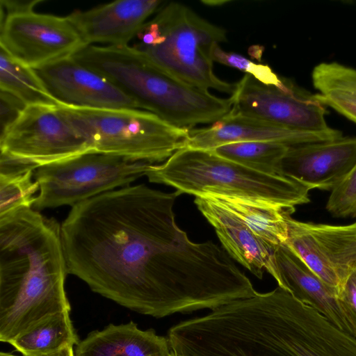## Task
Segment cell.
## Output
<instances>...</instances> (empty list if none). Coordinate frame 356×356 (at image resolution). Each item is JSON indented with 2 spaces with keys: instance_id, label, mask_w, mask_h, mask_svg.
Instances as JSON below:
<instances>
[{
  "instance_id": "6da1fadb",
  "label": "cell",
  "mask_w": 356,
  "mask_h": 356,
  "mask_svg": "<svg viewBox=\"0 0 356 356\" xmlns=\"http://www.w3.org/2000/svg\"><path fill=\"white\" fill-rule=\"evenodd\" d=\"M180 195L139 184L72 206L60 225L67 273L155 318L212 311L254 296L223 248L195 243L178 226L174 205Z\"/></svg>"
},
{
  "instance_id": "7a4b0ae2",
  "label": "cell",
  "mask_w": 356,
  "mask_h": 356,
  "mask_svg": "<svg viewBox=\"0 0 356 356\" xmlns=\"http://www.w3.org/2000/svg\"><path fill=\"white\" fill-rule=\"evenodd\" d=\"M60 225L31 207L0 216V341L70 311Z\"/></svg>"
},
{
  "instance_id": "3957f363",
  "label": "cell",
  "mask_w": 356,
  "mask_h": 356,
  "mask_svg": "<svg viewBox=\"0 0 356 356\" xmlns=\"http://www.w3.org/2000/svg\"><path fill=\"white\" fill-rule=\"evenodd\" d=\"M72 56L129 96L140 110L191 130L229 115L232 96L222 98L168 73L134 46L86 45Z\"/></svg>"
},
{
  "instance_id": "277c9868",
  "label": "cell",
  "mask_w": 356,
  "mask_h": 356,
  "mask_svg": "<svg viewBox=\"0 0 356 356\" xmlns=\"http://www.w3.org/2000/svg\"><path fill=\"white\" fill-rule=\"evenodd\" d=\"M149 181L195 197L216 195L268 202L295 211L310 202L309 190L281 175L256 171L218 155L213 150L185 147L164 163L150 165Z\"/></svg>"
},
{
  "instance_id": "5b68a950",
  "label": "cell",
  "mask_w": 356,
  "mask_h": 356,
  "mask_svg": "<svg viewBox=\"0 0 356 356\" xmlns=\"http://www.w3.org/2000/svg\"><path fill=\"white\" fill-rule=\"evenodd\" d=\"M134 47L154 64L196 88L234 94L236 83L220 79L213 71L211 51L227 40V31L188 6L170 2L161 6L136 36Z\"/></svg>"
},
{
  "instance_id": "8992f818",
  "label": "cell",
  "mask_w": 356,
  "mask_h": 356,
  "mask_svg": "<svg viewBox=\"0 0 356 356\" xmlns=\"http://www.w3.org/2000/svg\"><path fill=\"white\" fill-rule=\"evenodd\" d=\"M92 152L150 164L186 146L189 130L140 109H87L58 106Z\"/></svg>"
},
{
  "instance_id": "52a82bcc",
  "label": "cell",
  "mask_w": 356,
  "mask_h": 356,
  "mask_svg": "<svg viewBox=\"0 0 356 356\" xmlns=\"http://www.w3.org/2000/svg\"><path fill=\"white\" fill-rule=\"evenodd\" d=\"M152 164L97 152H89L38 167L33 177L39 194L36 210L82 201L145 176Z\"/></svg>"
},
{
  "instance_id": "ba28073f",
  "label": "cell",
  "mask_w": 356,
  "mask_h": 356,
  "mask_svg": "<svg viewBox=\"0 0 356 356\" xmlns=\"http://www.w3.org/2000/svg\"><path fill=\"white\" fill-rule=\"evenodd\" d=\"M40 2L1 0L0 48L33 69L86 46L67 15L36 12Z\"/></svg>"
},
{
  "instance_id": "9c48e42d",
  "label": "cell",
  "mask_w": 356,
  "mask_h": 356,
  "mask_svg": "<svg viewBox=\"0 0 356 356\" xmlns=\"http://www.w3.org/2000/svg\"><path fill=\"white\" fill-rule=\"evenodd\" d=\"M232 113L266 120L293 129L329 132L326 106L314 94L283 78L280 86H266L245 74L233 95Z\"/></svg>"
},
{
  "instance_id": "30bf717a",
  "label": "cell",
  "mask_w": 356,
  "mask_h": 356,
  "mask_svg": "<svg viewBox=\"0 0 356 356\" xmlns=\"http://www.w3.org/2000/svg\"><path fill=\"white\" fill-rule=\"evenodd\" d=\"M1 152L38 167L92 152L57 106H28L0 136Z\"/></svg>"
},
{
  "instance_id": "8fae6325",
  "label": "cell",
  "mask_w": 356,
  "mask_h": 356,
  "mask_svg": "<svg viewBox=\"0 0 356 356\" xmlns=\"http://www.w3.org/2000/svg\"><path fill=\"white\" fill-rule=\"evenodd\" d=\"M286 244L339 294L356 269V221L334 225L286 217Z\"/></svg>"
},
{
  "instance_id": "7c38bea8",
  "label": "cell",
  "mask_w": 356,
  "mask_h": 356,
  "mask_svg": "<svg viewBox=\"0 0 356 356\" xmlns=\"http://www.w3.org/2000/svg\"><path fill=\"white\" fill-rule=\"evenodd\" d=\"M34 70L59 106L87 109H139L118 87L72 55Z\"/></svg>"
},
{
  "instance_id": "4fadbf2b",
  "label": "cell",
  "mask_w": 356,
  "mask_h": 356,
  "mask_svg": "<svg viewBox=\"0 0 356 356\" xmlns=\"http://www.w3.org/2000/svg\"><path fill=\"white\" fill-rule=\"evenodd\" d=\"M356 164V136L289 147L280 175L302 184L309 191H332Z\"/></svg>"
},
{
  "instance_id": "5bb4252c",
  "label": "cell",
  "mask_w": 356,
  "mask_h": 356,
  "mask_svg": "<svg viewBox=\"0 0 356 356\" xmlns=\"http://www.w3.org/2000/svg\"><path fill=\"white\" fill-rule=\"evenodd\" d=\"M342 136V132L336 129L329 132L300 131L232 112L209 127L189 130L186 147L212 150L242 141L273 142L291 147Z\"/></svg>"
},
{
  "instance_id": "9a60e30c",
  "label": "cell",
  "mask_w": 356,
  "mask_h": 356,
  "mask_svg": "<svg viewBox=\"0 0 356 356\" xmlns=\"http://www.w3.org/2000/svg\"><path fill=\"white\" fill-rule=\"evenodd\" d=\"M274 257L278 286L356 337V316L336 290L326 284L286 243L275 249Z\"/></svg>"
},
{
  "instance_id": "2e32d148",
  "label": "cell",
  "mask_w": 356,
  "mask_h": 356,
  "mask_svg": "<svg viewBox=\"0 0 356 356\" xmlns=\"http://www.w3.org/2000/svg\"><path fill=\"white\" fill-rule=\"evenodd\" d=\"M161 3L158 0H118L85 10H74L67 17L86 45L127 46Z\"/></svg>"
},
{
  "instance_id": "e0dca14e",
  "label": "cell",
  "mask_w": 356,
  "mask_h": 356,
  "mask_svg": "<svg viewBox=\"0 0 356 356\" xmlns=\"http://www.w3.org/2000/svg\"><path fill=\"white\" fill-rule=\"evenodd\" d=\"M194 202L214 227L224 250L232 259L259 279L266 271L276 280L275 249L254 234L236 214L212 197L196 196Z\"/></svg>"
},
{
  "instance_id": "ac0fdd59",
  "label": "cell",
  "mask_w": 356,
  "mask_h": 356,
  "mask_svg": "<svg viewBox=\"0 0 356 356\" xmlns=\"http://www.w3.org/2000/svg\"><path fill=\"white\" fill-rule=\"evenodd\" d=\"M167 337L154 330H143L136 323L109 324L88 334L76 345L75 356H170Z\"/></svg>"
},
{
  "instance_id": "d6986e66",
  "label": "cell",
  "mask_w": 356,
  "mask_h": 356,
  "mask_svg": "<svg viewBox=\"0 0 356 356\" xmlns=\"http://www.w3.org/2000/svg\"><path fill=\"white\" fill-rule=\"evenodd\" d=\"M208 195L236 214L252 232L276 249L286 243V217L295 211L279 205L243 198Z\"/></svg>"
},
{
  "instance_id": "ffe728a7",
  "label": "cell",
  "mask_w": 356,
  "mask_h": 356,
  "mask_svg": "<svg viewBox=\"0 0 356 356\" xmlns=\"http://www.w3.org/2000/svg\"><path fill=\"white\" fill-rule=\"evenodd\" d=\"M317 100L356 124V68L322 62L312 72Z\"/></svg>"
},
{
  "instance_id": "44dd1931",
  "label": "cell",
  "mask_w": 356,
  "mask_h": 356,
  "mask_svg": "<svg viewBox=\"0 0 356 356\" xmlns=\"http://www.w3.org/2000/svg\"><path fill=\"white\" fill-rule=\"evenodd\" d=\"M69 312H57L40 320L8 343L24 356L47 355L77 345L80 341Z\"/></svg>"
},
{
  "instance_id": "7402d4cb",
  "label": "cell",
  "mask_w": 356,
  "mask_h": 356,
  "mask_svg": "<svg viewBox=\"0 0 356 356\" xmlns=\"http://www.w3.org/2000/svg\"><path fill=\"white\" fill-rule=\"evenodd\" d=\"M38 167L24 160L1 154L0 156V216L21 207H31L34 194L39 190L33 179Z\"/></svg>"
},
{
  "instance_id": "603a6c76",
  "label": "cell",
  "mask_w": 356,
  "mask_h": 356,
  "mask_svg": "<svg viewBox=\"0 0 356 356\" xmlns=\"http://www.w3.org/2000/svg\"><path fill=\"white\" fill-rule=\"evenodd\" d=\"M0 90L16 97L26 106H59L33 68L16 60L1 48Z\"/></svg>"
},
{
  "instance_id": "cb8c5ba5",
  "label": "cell",
  "mask_w": 356,
  "mask_h": 356,
  "mask_svg": "<svg viewBox=\"0 0 356 356\" xmlns=\"http://www.w3.org/2000/svg\"><path fill=\"white\" fill-rule=\"evenodd\" d=\"M288 146L264 141L227 143L215 148L218 155L258 172L280 175L281 161Z\"/></svg>"
},
{
  "instance_id": "d4e9b609",
  "label": "cell",
  "mask_w": 356,
  "mask_h": 356,
  "mask_svg": "<svg viewBox=\"0 0 356 356\" xmlns=\"http://www.w3.org/2000/svg\"><path fill=\"white\" fill-rule=\"evenodd\" d=\"M211 58L213 62L237 69L266 86H280L283 83V77L268 65L255 63L238 53L226 51L220 44L213 47Z\"/></svg>"
},
{
  "instance_id": "484cf974",
  "label": "cell",
  "mask_w": 356,
  "mask_h": 356,
  "mask_svg": "<svg viewBox=\"0 0 356 356\" xmlns=\"http://www.w3.org/2000/svg\"><path fill=\"white\" fill-rule=\"evenodd\" d=\"M327 211L336 218H356V164L329 196Z\"/></svg>"
},
{
  "instance_id": "4316f807",
  "label": "cell",
  "mask_w": 356,
  "mask_h": 356,
  "mask_svg": "<svg viewBox=\"0 0 356 356\" xmlns=\"http://www.w3.org/2000/svg\"><path fill=\"white\" fill-rule=\"evenodd\" d=\"M0 91L1 136L4 134L17 120L26 106L21 100L11 94L2 90Z\"/></svg>"
},
{
  "instance_id": "83f0119b",
  "label": "cell",
  "mask_w": 356,
  "mask_h": 356,
  "mask_svg": "<svg viewBox=\"0 0 356 356\" xmlns=\"http://www.w3.org/2000/svg\"><path fill=\"white\" fill-rule=\"evenodd\" d=\"M44 356H75L73 347L65 348L58 352Z\"/></svg>"
},
{
  "instance_id": "f1b7e54d",
  "label": "cell",
  "mask_w": 356,
  "mask_h": 356,
  "mask_svg": "<svg viewBox=\"0 0 356 356\" xmlns=\"http://www.w3.org/2000/svg\"><path fill=\"white\" fill-rule=\"evenodd\" d=\"M0 356H19V355H16L10 353H6V352L1 351L0 353ZM22 356H24V355H22Z\"/></svg>"
},
{
  "instance_id": "f546056e",
  "label": "cell",
  "mask_w": 356,
  "mask_h": 356,
  "mask_svg": "<svg viewBox=\"0 0 356 356\" xmlns=\"http://www.w3.org/2000/svg\"><path fill=\"white\" fill-rule=\"evenodd\" d=\"M351 276L353 277V278L354 279V280L356 282V269H355V270L354 271V273H353V275Z\"/></svg>"
},
{
  "instance_id": "4dcf8cb0",
  "label": "cell",
  "mask_w": 356,
  "mask_h": 356,
  "mask_svg": "<svg viewBox=\"0 0 356 356\" xmlns=\"http://www.w3.org/2000/svg\"><path fill=\"white\" fill-rule=\"evenodd\" d=\"M171 356H175V355L171 353Z\"/></svg>"
},
{
  "instance_id": "1f68e13d",
  "label": "cell",
  "mask_w": 356,
  "mask_h": 356,
  "mask_svg": "<svg viewBox=\"0 0 356 356\" xmlns=\"http://www.w3.org/2000/svg\"><path fill=\"white\" fill-rule=\"evenodd\" d=\"M170 356H171V355Z\"/></svg>"
}]
</instances>
